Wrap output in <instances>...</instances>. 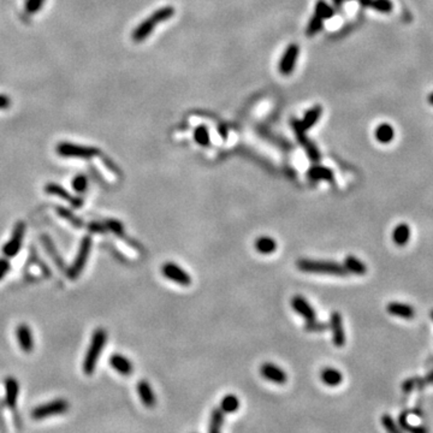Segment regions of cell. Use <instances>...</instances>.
<instances>
[{"mask_svg":"<svg viewBox=\"0 0 433 433\" xmlns=\"http://www.w3.org/2000/svg\"><path fill=\"white\" fill-rule=\"evenodd\" d=\"M389 314L395 317H400L402 319H412L415 316V311L412 306L401 302H390L386 307Z\"/></svg>","mask_w":433,"mask_h":433,"instance_id":"18","label":"cell"},{"mask_svg":"<svg viewBox=\"0 0 433 433\" xmlns=\"http://www.w3.org/2000/svg\"><path fill=\"white\" fill-rule=\"evenodd\" d=\"M426 382H429V383H433V371L431 372V373H430L429 375H427L426 377Z\"/></svg>","mask_w":433,"mask_h":433,"instance_id":"45","label":"cell"},{"mask_svg":"<svg viewBox=\"0 0 433 433\" xmlns=\"http://www.w3.org/2000/svg\"><path fill=\"white\" fill-rule=\"evenodd\" d=\"M327 328H328V325L326 324V323L318 322L317 319L306 320V324H305V330L306 331H310V332H322V331L327 330Z\"/></svg>","mask_w":433,"mask_h":433,"instance_id":"34","label":"cell"},{"mask_svg":"<svg viewBox=\"0 0 433 433\" xmlns=\"http://www.w3.org/2000/svg\"><path fill=\"white\" fill-rule=\"evenodd\" d=\"M394 129L390 124H380L375 130V137L379 142L382 143H388L394 138Z\"/></svg>","mask_w":433,"mask_h":433,"instance_id":"28","label":"cell"},{"mask_svg":"<svg viewBox=\"0 0 433 433\" xmlns=\"http://www.w3.org/2000/svg\"><path fill=\"white\" fill-rule=\"evenodd\" d=\"M41 243L43 245V248H45L46 253L48 254V255L51 256L52 261L54 262V264L57 265L58 268H60V271H65L66 266L64 264V261H63L62 256H60V254L58 253V250L56 249V247H54L53 242H52V239L48 237V236L42 235L41 236Z\"/></svg>","mask_w":433,"mask_h":433,"instance_id":"20","label":"cell"},{"mask_svg":"<svg viewBox=\"0 0 433 433\" xmlns=\"http://www.w3.org/2000/svg\"><path fill=\"white\" fill-rule=\"evenodd\" d=\"M11 265L7 259H0V281L6 276V273L10 271Z\"/></svg>","mask_w":433,"mask_h":433,"instance_id":"42","label":"cell"},{"mask_svg":"<svg viewBox=\"0 0 433 433\" xmlns=\"http://www.w3.org/2000/svg\"><path fill=\"white\" fill-rule=\"evenodd\" d=\"M24 233L25 224L23 221H18L16 226H14L11 238L2 247V253H4L6 258H13L19 253L23 244V239H24Z\"/></svg>","mask_w":433,"mask_h":433,"instance_id":"7","label":"cell"},{"mask_svg":"<svg viewBox=\"0 0 433 433\" xmlns=\"http://www.w3.org/2000/svg\"><path fill=\"white\" fill-rule=\"evenodd\" d=\"M69 409V403L65 400H54L51 402L42 404V406L36 407L33 412H31V418L34 420H41L54 415H60L65 413Z\"/></svg>","mask_w":433,"mask_h":433,"instance_id":"5","label":"cell"},{"mask_svg":"<svg viewBox=\"0 0 433 433\" xmlns=\"http://www.w3.org/2000/svg\"><path fill=\"white\" fill-rule=\"evenodd\" d=\"M137 394L141 402L147 408H153L155 406V403H157L154 391L152 390L151 384L147 382V380H140L137 383Z\"/></svg>","mask_w":433,"mask_h":433,"instance_id":"15","label":"cell"},{"mask_svg":"<svg viewBox=\"0 0 433 433\" xmlns=\"http://www.w3.org/2000/svg\"><path fill=\"white\" fill-rule=\"evenodd\" d=\"M316 14L323 19L330 18L332 14H333V10L325 1H318L316 5Z\"/></svg>","mask_w":433,"mask_h":433,"instance_id":"35","label":"cell"},{"mask_svg":"<svg viewBox=\"0 0 433 433\" xmlns=\"http://www.w3.org/2000/svg\"><path fill=\"white\" fill-rule=\"evenodd\" d=\"M328 327L332 332V342L337 348H342L345 344V333L343 328V320L339 312H332Z\"/></svg>","mask_w":433,"mask_h":433,"instance_id":"10","label":"cell"},{"mask_svg":"<svg viewBox=\"0 0 433 433\" xmlns=\"http://www.w3.org/2000/svg\"><path fill=\"white\" fill-rule=\"evenodd\" d=\"M296 266L300 271L307 273L318 274H331V276H348V271L342 264L327 260H311L300 259L296 261Z\"/></svg>","mask_w":433,"mask_h":433,"instance_id":"1","label":"cell"},{"mask_svg":"<svg viewBox=\"0 0 433 433\" xmlns=\"http://www.w3.org/2000/svg\"><path fill=\"white\" fill-rule=\"evenodd\" d=\"M291 125H293L294 131H295L297 140L301 142V144L306 148V151L308 153V157L311 158V160L313 161H318L320 159V154L319 151H318V148L316 146H314L313 143L311 142L310 140H308L307 136L305 135V126L302 125V122H299V120L293 119L291 120Z\"/></svg>","mask_w":433,"mask_h":433,"instance_id":"9","label":"cell"},{"mask_svg":"<svg viewBox=\"0 0 433 433\" xmlns=\"http://www.w3.org/2000/svg\"><path fill=\"white\" fill-rule=\"evenodd\" d=\"M224 417H225V413L221 411L219 407L218 408L213 409L210 417V425H209L210 433H218L220 431L224 424Z\"/></svg>","mask_w":433,"mask_h":433,"instance_id":"26","label":"cell"},{"mask_svg":"<svg viewBox=\"0 0 433 433\" xmlns=\"http://www.w3.org/2000/svg\"><path fill=\"white\" fill-rule=\"evenodd\" d=\"M382 424H383V426L385 427L386 431H389V432H391V433H398V432L401 431V430L397 427L396 424H395L394 419H392L388 414L383 415V417H382Z\"/></svg>","mask_w":433,"mask_h":433,"instance_id":"39","label":"cell"},{"mask_svg":"<svg viewBox=\"0 0 433 433\" xmlns=\"http://www.w3.org/2000/svg\"><path fill=\"white\" fill-rule=\"evenodd\" d=\"M45 192L47 193V194L58 196V198H60L62 200L68 201L72 207H75V209H80V207L83 206L82 198L71 195L68 190H65L62 186H58L56 183H48L47 186L45 187Z\"/></svg>","mask_w":433,"mask_h":433,"instance_id":"11","label":"cell"},{"mask_svg":"<svg viewBox=\"0 0 433 433\" xmlns=\"http://www.w3.org/2000/svg\"><path fill=\"white\" fill-rule=\"evenodd\" d=\"M11 105V99L6 95L0 94V109H7Z\"/></svg>","mask_w":433,"mask_h":433,"instance_id":"43","label":"cell"},{"mask_svg":"<svg viewBox=\"0 0 433 433\" xmlns=\"http://www.w3.org/2000/svg\"><path fill=\"white\" fill-rule=\"evenodd\" d=\"M322 27H323V18H320L319 16H314L313 18L311 19V22H310V24H308V27H307V35H310V36H313L314 34H317L318 31L320 30V29H322Z\"/></svg>","mask_w":433,"mask_h":433,"instance_id":"37","label":"cell"},{"mask_svg":"<svg viewBox=\"0 0 433 433\" xmlns=\"http://www.w3.org/2000/svg\"><path fill=\"white\" fill-rule=\"evenodd\" d=\"M19 385L18 382L13 377H8L5 380V401L8 408L13 409L16 407L17 398H18Z\"/></svg>","mask_w":433,"mask_h":433,"instance_id":"17","label":"cell"},{"mask_svg":"<svg viewBox=\"0 0 433 433\" xmlns=\"http://www.w3.org/2000/svg\"><path fill=\"white\" fill-rule=\"evenodd\" d=\"M16 337L18 340V344L24 353H31L34 349V338L31 333L30 327L25 324L17 326Z\"/></svg>","mask_w":433,"mask_h":433,"instance_id":"14","label":"cell"},{"mask_svg":"<svg viewBox=\"0 0 433 433\" xmlns=\"http://www.w3.org/2000/svg\"><path fill=\"white\" fill-rule=\"evenodd\" d=\"M106 227H108V230L111 231V232H113L117 237L120 238H125V231H124V226L123 224L120 223L119 220H115V219H108V220L105 221Z\"/></svg>","mask_w":433,"mask_h":433,"instance_id":"31","label":"cell"},{"mask_svg":"<svg viewBox=\"0 0 433 433\" xmlns=\"http://www.w3.org/2000/svg\"><path fill=\"white\" fill-rule=\"evenodd\" d=\"M260 374L262 378L276 384H285L288 380V374L284 369L272 362H264L260 366Z\"/></svg>","mask_w":433,"mask_h":433,"instance_id":"8","label":"cell"},{"mask_svg":"<svg viewBox=\"0 0 433 433\" xmlns=\"http://www.w3.org/2000/svg\"><path fill=\"white\" fill-rule=\"evenodd\" d=\"M219 408L223 411L225 414H230V413H235L239 408V400L235 395L229 394L226 396L221 398Z\"/></svg>","mask_w":433,"mask_h":433,"instance_id":"27","label":"cell"},{"mask_svg":"<svg viewBox=\"0 0 433 433\" xmlns=\"http://www.w3.org/2000/svg\"><path fill=\"white\" fill-rule=\"evenodd\" d=\"M320 379H322V382L325 385L330 386V388H334V386H338L343 382V374L338 369L326 367L320 372Z\"/></svg>","mask_w":433,"mask_h":433,"instance_id":"21","label":"cell"},{"mask_svg":"<svg viewBox=\"0 0 433 433\" xmlns=\"http://www.w3.org/2000/svg\"><path fill=\"white\" fill-rule=\"evenodd\" d=\"M195 141L201 146H209L210 144V135L207 129L205 126H199L195 130Z\"/></svg>","mask_w":433,"mask_h":433,"instance_id":"36","label":"cell"},{"mask_svg":"<svg viewBox=\"0 0 433 433\" xmlns=\"http://www.w3.org/2000/svg\"><path fill=\"white\" fill-rule=\"evenodd\" d=\"M109 365H111V367L115 369L118 373L123 375H130L132 373V369H134L131 361H130L128 357L123 356V355L120 354L112 355V356L109 357Z\"/></svg>","mask_w":433,"mask_h":433,"instance_id":"16","label":"cell"},{"mask_svg":"<svg viewBox=\"0 0 433 433\" xmlns=\"http://www.w3.org/2000/svg\"><path fill=\"white\" fill-rule=\"evenodd\" d=\"M411 238V229L407 224H398L392 231V241L398 247H403Z\"/></svg>","mask_w":433,"mask_h":433,"instance_id":"24","label":"cell"},{"mask_svg":"<svg viewBox=\"0 0 433 433\" xmlns=\"http://www.w3.org/2000/svg\"><path fill=\"white\" fill-rule=\"evenodd\" d=\"M431 318H432V320H433V311L431 312Z\"/></svg>","mask_w":433,"mask_h":433,"instance_id":"48","label":"cell"},{"mask_svg":"<svg viewBox=\"0 0 433 433\" xmlns=\"http://www.w3.org/2000/svg\"><path fill=\"white\" fill-rule=\"evenodd\" d=\"M307 176L311 178L312 181H332L333 180V173L328 167L322 166V165H314L308 170Z\"/></svg>","mask_w":433,"mask_h":433,"instance_id":"25","label":"cell"},{"mask_svg":"<svg viewBox=\"0 0 433 433\" xmlns=\"http://www.w3.org/2000/svg\"><path fill=\"white\" fill-rule=\"evenodd\" d=\"M56 151L58 155L64 158H79V159H92L100 154V151L95 147L80 146L70 142L58 143Z\"/></svg>","mask_w":433,"mask_h":433,"instance_id":"3","label":"cell"},{"mask_svg":"<svg viewBox=\"0 0 433 433\" xmlns=\"http://www.w3.org/2000/svg\"><path fill=\"white\" fill-rule=\"evenodd\" d=\"M57 213H58V216H62L63 219L68 220L69 223H70L72 225V226H75V227H82L83 225H85V224H83L82 219L79 218V216H75L70 210L65 209V207H62V206L57 207Z\"/></svg>","mask_w":433,"mask_h":433,"instance_id":"29","label":"cell"},{"mask_svg":"<svg viewBox=\"0 0 433 433\" xmlns=\"http://www.w3.org/2000/svg\"><path fill=\"white\" fill-rule=\"evenodd\" d=\"M320 114H322V108H320V106H314L313 108H311L310 111L306 113L305 119L302 120V125L305 126V129L313 126L317 120L319 119Z\"/></svg>","mask_w":433,"mask_h":433,"instance_id":"30","label":"cell"},{"mask_svg":"<svg viewBox=\"0 0 433 433\" xmlns=\"http://www.w3.org/2000/svg\"><path fill=\"white\" fill-rule=\"evenodd\" d=\"M290 305L291 307H293V310L295 311L297 314H300V316L305 318L306 320L316 319V316H317L316 311H314V308L312 307L311 303L308 302L302 295L293 296V299H291L290 301Z\"/></svg>","mask_w":433,"mask_h":433,"instance_id":"13","label":"cell"},{"mask_svg":"<svg viewBox=\"0 0 433 433\" xmlns=\"http://www.w3.org/2000/svg\"><path fill=\"white\" fill-rule=\"evenodd\" d=\"M88 229L93 233H105L108 231V227H106L105 224L98 223V221H93V223L88 224Z\"/></svg>","mask_w":433,"mask_h":433,"instance_id":"41","label":"cell"},{"mask_svg":"<svg viewBox=\"0 0 433 433\" xmlns=\"http://www.w3.org/2000/svg\"><path fill=\"white\" fill-rule=\"evenodd\" d=\"M158 23L154 21V18H153L152 16H149L146 21L141 22L140 24L137 25V28L132 31V35H131L132 40H134L135 42L143 41V40L152 33L153 29H154V27Z\"/></svg>","mask_w":433,"mask_h":433,"instance_id":"19","label":"cell"},{"mask_svg":"<svg viewBox=\"0 0 433 433\" xmlns=\"http://www.w3.org/2000/svg\"><path fill=\"white\" fill-rule=\"evenodd\" d=\"M343 266L345 267V270L348 271V273L357 274V276H363V274L367 273V266H366L360 259H357L356 256L354 255L345 256L344 262H343Z\"/></svg>","mask_w":433,"mask_h":433,"instance_id":"23","label":"cell"},{"mask_svg":"<svg viewBox=\"0 0 433 433\" xmlns=\"http://www.w3.org/2000/svg\"><path fill=\"white\" fill-rule=\"evenodd\" d=\"M371 6L380 12H390L392 10V4L390 0H372Z\"/></svg>","mask_w":433,"mask_h":433,"instance_id":"38","label":"cell"},{"mask_svg":"<svg viewBox=\"0 0 433 433\" xmlns=\"http://www.w3.org/2000/svg\"><path fill=\"white\" fill-rule=\"evenodd\" d=\"M106 340H108V333H106V331L104 328H97L94 331L93 337H92L91 344H89L88 350L86 353L85 360H83V372L87 375L94 373Z\"/></svg>","mask_w":433,"mask_h":433,"instance_id":"2","label":"cell"},{"mask_svg":"<svg viewBox=\"0 0 433 433\" xmlns=\"http://www.w3.org/2000/svg\"><path fill=\"white\" fill-rule=\"evenodd\" d=\"M344 1V0H333V2H334V5H337V6H340V5H342V2Z\"/></svg>","mask_w":433,"mask_h":433,"instance_id":"46","label":"cell"},{"mask_svg":"<svg viewBox=\"0 0 433 433\" xmlns=\"http://www.w3.org/2000/svg\"><path fill=\"white\" fill-rule=\"evenodd\" d=\"M91 249H92V237L91 236H86V237H83L82 241H81L79 252H77V255L76 258H75L74 262H72L71 266L68 268V271H66V274H68L69 278L75 279L80 276L81 272L83 271V268L86 266L87 261H88Z\"/></svg>","mask_w":433,"mask_h":433,"instance_id":"4","label":"cell"},{"mask_svg":"<svg viewBox=\"0 0 433 433\" xmlns=\"http://www.w3.org/2000/svg\"><path fill=\"white\" fill-rule=\"evenodd\" d=\"M45 0H27L25 1V12L33 14L42 7Z\"/></svg>","mask_w":433,"mask_h":433,"instance_id":"40","label":"cell"},{"mask_svg":"<svg viewBox=\"0 0 433 433\" xmlns=\"http://www.w3.org/2000/svg\"><path fill=\"white\" fill-rule=\"evenodd\" d=\"M254 247H255L258 253L267 255V254H272L276 252L277 242L276 239L273 237H270V236H260L254 242Z\"/></svg>","mask_w":433,"mask_h":433,"instance_id":"22","label":"cell"},{"mask_svg":"<svg viewBox=\"0 0 433 433\" xmlns=\"http://www.w3.org/2000/svg\"><path fill=\"white\" fill-rule=\"evenodd\" d=\"M173 13H175V10H173L172 7L166 6V7H161L159 8L158 11H155L154 13L152 14V17L154 18V21L157 23L167 21V19L170 18V17L173 16Z\"/></svg>","mask_w":433,"mask_h":433,"instance_id":"33","label":"cell"},{"mask_svg":"<svg viewBox=\"0 0 433 433\" xmlns=\"http://www.w3.org/2000/svg\"><path fill=\"white\" fill-rule=\"evenodd\" d=\"M161 273L165 278L169 279L176 284L188 287L192 284V277L187 272L184 268H182L180 265L175 264V262H165L161 266Z\"/></svg>","mask_w":433,"mask_h":433,"instance_id":"6","label":"cell"},{"mask_svg":"<svg viewBox=\"0 0 433 433\" xmlns=\"http://www.w3.org/2000/svg\"><path fill=\"white\" fill-rule=\"evenodd\" d=\"M357 1H360L361 4L365 5V6H371V2L372 0H357Z\"/></svg>","mask_w":433,"mask_h":433,"instance_id":"44","label":"cell"},{"mask_svg":"<svg viewBox=\"0 0 433 433\" xmlns=\"http://www.w3.org/2000/svg\"><path fill=\"white\" fill-rule=\"evenodd\" d=\"M299 47H297V45H295V43H291L290 46H288L287 51L283 54L281 63H279V71L283 75H289L293 72L294 68H295V63L297 56H299Z\"/></svg>","mask_w":433,"mask_h":433,"instance_id":"12","label":"cell"},{"mask_svg":"<svg viewBox=\"0 0 433 433\" xmlns=\"http://www.w3.org/2000/svg\"><path fill=\"white\" fill-rule=\"evenodd\" d=\"M429 101H430V103H431V104H432V105H433V93H431V94H430V97H429Z\"/></svg>","mask_w":433,"mask_h":433,"instance_id":"47","label":"cell"},{"mask_svg":"<svg viewBox=\"0 0 433 433\" xmlns=\"http://www.w3.org/2000/svg\"><path fill=\"white\" fill-rule=\"evenodd\" d=\"M71 184L75 192L79 193V194H82V193H85L86 190L88 189V180H87L85 175L75 176Z\"/></svg>","mask_w":433,"mask_h":433,"instance_id":"32","label":"cell"}]
</instances>
